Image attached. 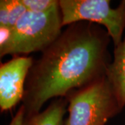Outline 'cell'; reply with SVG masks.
<instances>
[{
    "instance_id": "1",
    "label": "cell",
    "mask_w": 125,
    "mask_h": 125,
    "mask_svg": "<svg viewBox=\"0 0 125 125\" xmlns=\"http://www.w3.org/2000/svg\"><path fill=\"white\" fill-rule=\"evenodd\" d=\"M111 37L90 22L73 23L33 61L22 101L25 116L40 112L51 99L66 97L106 76Z\"/></svg>"
},
{
    "instance_id": "5",
    "label": "cell",
    "mask_w": 125,
    "mask_h": 125,
    "mask_svg": "<svg viewBox=\"0 0 125 125\" xmlns=\"http://www.w3.org/2000/svg\"><path fill=\"white\" fill-rule=\"evenodd\" d=\"M31 56H14L0 66V108L4 112L11 110L22 101L25 83L33 63Z\"/></svg>"
},
{
    "instance_id": "8",
    "label": "cell",
    "mask_w": 125,
    "mask_h": 125,
    "mask_svg": "<svg viewBox=\"0 0 125 125\" xmlns=\"http://www.w3.org/2000/svg\"><path fill=\"white\" fill-rule=\"evenodd\" d=\"M27 11L21 0L0 1V29H11Z\"/></svg>"
},
{
    "instance_id": "9",
    "label": "cell",
    "mask_w": 125,
    "mask_h": 125,
    "mask_svg": "<svg viewBox=\"0 0 125 125\" xmlns=\"http://www.w3.org/2000/svg\"><path fill=\"white\" fill-rule=\"evenodd\" d=\"M27 11L33 13H45L59 3L58 0H21Z\"/></svg>"
},
{
    "instance_id": "6",
    "label": "cell",
    "mask_w": 125,
    "mask_h": 125,
    "mask_svg": "<svg viewBox=\"0 0 125 125\" xmlns=\"http://www.w3.org/2000/svg\"><path fill=\"white\" fill-rule=\"evenodd\" d=\"M106 76L122 110L125 106V38L114 47V58L108 67Z\"/></svg>"
},
{
    "instance_id": "2",
    "label": "cell",
    "mask_w": 125,
    "mask_h": 125,
    "mask_svg": "<svg viewBox=\"0 0 125 125\" xmlns=\"http://www.w3.org/2000/svg\"><path fill=\"white\" fill-rule=\"evenodd\" d=\"M59 3L45 13L27 11L11 29H0V56H19L49 47L62 33Z\"/></svg>"
},
{
    "instance_id": "10",
    "label": "cell",
    "mask_w": 125,
    "mask_h": 125,
    "mask_svg": "<svg viewBox=\"0 0 125 125\" xmlns=\"http://www.w3.org/2000/svg\"><path fill=\"white\" fill-rule=\"evenodd\" d=\"M24 117H25V110L22 105H21L9 125H22Z\"/></svg>"
},
{
    "instance_id": "3",
    "label": "cell",
    "mask_w": 125,
    "mask_h": 125,
    "mask_svg": "<svg viewBox=\"0 0 125 125\" xmlns=\"http://www.w3.org/2000/svg\"><path fill=\"white\" fill-rule=\"evenodd\" d=\"M65 125H105L122 109L106 76L66 96Z\"/></svg>"
},
{
    "instance_id": "4",
    "label": "cell",
    "mask_w": 125,
    "mask_h": 125,
    "mask_svg": "<svg viewBox=\"0 0 125 125\" xmlns=\"http://www.w3.org/2000/svg\"><path fill=\"white\" fill-rule=\"evenodd\" d=\"M62 26L78 22H90L105 27L114 47L122 41L125 29V0L112 8L108 0H59Z\"/></svg>"
},
{
    "instance_id": "7",
    "label": "cell",
    "mask_w": 125,
    "mask_h": 125,
    "mask_svg": "<svg viewBox=\"0 0 125 125\" xmlns=\"http://www.w3.org/2000/svg\"><path fill=\"white\" fill-rule=\"evenodd\" d=\"M67 106L65 97L54 99L44 111L24 117L22 125H65Z\"/></svg>"
}]
</instances>
